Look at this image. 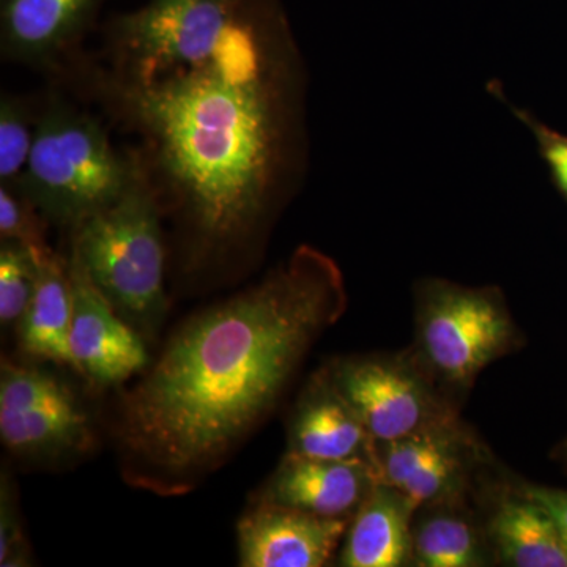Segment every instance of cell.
I'll use <instances>...</instances> for the list:
<instances>
[{"instance_id":"1","label":"cell","mask_w":567,"mask_h":567,"mask_svg":"<svg viewBox=\"0 0 567 567\" xmlns=\"http://www.w3.org/2000/svg\"><path fill=\"white\" fill-rule=\"evenodd\" d=\"M336 284L306 254L183 324L123 402V445L153 483L183 486L259 424L333 319Z\"/></svg>"},{"instance_id":"2","label":"cell","mask_w":567,"mask_h":567,"mask_svg":"<svg viewBox=\"0 0 567 567\" xmlns=\"http://www.w3.org/2000/svg\"><path fill=\"white\" fill-rule=\"evenodd\" d=\"M259 13L210 61L132 81L126 103L200 233L227 240L262 208L278 126Z\"/></svg>"},{"instance_id":"3","label":"cell","mask_w":567,"mask_h":567,"mask_svg":"<svg viewBox=\"0 0 567 567\" xmlns=\"http://www.w3.org/2000/svg\"><path fill=\"white\" fill-rule=\"evenodd\" d=\"M73 254L126 322L155 330L166 312L158 207L140 175L125 193L74 227Z\"/></svg>"},{"instance_id":"4","label":"cell","mask_w":567,"mask_h":567,"mask_svg":"<svg viewBox=\"0 0 567 567\" xmlns=\"http://www.w3.org/2000/svg\"><path fill=\"white\" fill-rule=\"evenodd\" d=\"M137 177L89 115L54 107L35 126L31 158L14 186L52 221L78 227Z\"/></svg>"},{"instance_id":"5","label":"cell","mask_w":567,"mask_h":567,"mask_svg":"<svg viewBox=\"0 0 567 567\" xmlns=\"http://www.w3.org/2000/svg\"><path fill=\"white\" fill-rule=\"evenodd\" d=\"M256 0H152L115 35L132 81L210 61L256 13Z\"/></svg>"},{"instance_id":"6","label":"cell","mask_w":567,"mask_h":567,"mask_svg":"<svg viewBox=\"0 0 567 567\" xmlns=\"http://www.w3.org/2000/svg\"><path fill=\"white\" fill-rule=\"evenodd\" d=\"M0 439L18 456L51 458L84 451L92 432L65 383L41 369L3 363Z\"/></svg>"},{"instance_id":"7","label":"cell","mask_w":567,"mask_h":567,"mask_svg":"<svg viewBox=\"0 0 567 567\" xmlns=\"http://www.w3.org/2000/svg\"><path fill=\"white\" fill-rule=\"evenodd\" d=\"M421 336L435 369L453 382H465L502 352L511 323L487 295L450 289L429 301Z\"/></svg>"},{"instance_id":"8","label":"cell","mask_w":567,"mask_h":567,"mask_svg":"<svg viewBox=\"0 0 567 567\" xmlns=\"http://www.w3.org/2000/svg\"><path fill=\"white\" fill-rule=\"evenodd\" d=\"M69 274L73 297L70 341L76 371L99 385L125 382L148 363L144 341L100 292L73 252Z\"/></svg>"},{"instance_id":"9","label":"cell","mask_w":567,"mask_h":567,"mask_svg":"<svg viewBox=\"0 0 567 567\" xmlns=\"http://www.w3.org/2000/svg\"><path fill=\"white\" fill-rule=\"evenodd\" d=\"M346 532L347 518L259 502L238 524V559L244 567L324 566Z\"/></svg>"},{"instance_id":"10","label":"cell","mask_w":567,"mask_h":567,"mask_svg":"<svg viewBox=\"0 0 567 567\" xmlns=\"http://www.w3.org/2000/svg\"><path fill=\"white\" fill-rule=\"evenodd\" d=\"M379 481L365 461H319L287 454L260 502L328 518L358 509Z\"/></svg>"},{"instance_id":"11","label":"cell","mask_w":567,"mask_h":567,"mask_svg":"<svg viewBox=\"0 0 567 567\" xmlns=\"http://www.w3.org/2000/svg\"><path fill=\"white\" fill-rule=\"evenodd\" d=\"M334 385L361 417L371 439L394 442L427 429L429 401L405 372L382 363L347 364Z\"/></svg>"},{"instance_id":"12","label":"cell","mask_w":567,"mask_h":567,"mask_svg":"<svg viewBox=\"0 0 567 567\" xmlns=\"http://www.w3.org/2000/svg\"><path fill=\"white\" fill-rule=\"evenodd\" d=\"M100 0H2L3 54L47 62L76 39Z\"/></svg>"},{"instance_id":"13","label":"cell","mask_w":567,"mask_h":567,"mask_svg":"<svg viewBox=\"0 0 567 567\" xmlns=\"http://www.w3.org/2000/svg\"><path fill=\"white\" fill-rule=\"evenodd\" d=\"M415 506L401 492L377 481L358 507L342 547L346 567H398L412 550L410 516Z\"/></svg>"},{"instance_id":"14","label":"cell","mask_w":567,"mask_h":567,"mask_svg":"<svg viewBox=\"0 0 567 567\" xmlns=\"http://www.w3.org/2000/svg\"><path fill=\"white\" fill-rule=\"evenodd\" d=\"M368 429L334 386H320L298 410L289 454L319 461H364Z\"/></svg>"},{"instance_id":"15","label":"cell","mask_w":567,"mask_h":567,"mask_svg":"<svg viewBox=\"0 0 567 567\" xmlns=\"http://www.w3.org/2000/svg\"><path fill=\"white\" fill-rule=\"evenodd\" d=\"M73 297L69 265L54 254L40 257L39 282L28 311L18 323L21 349L31 357L70 365L76 371L71 350Z\"/></svg>"},{"instance_id":"16","label":"cell","mask_w":567,"mask_h":567,"mask_svg":"<svg viewBox=\"0 0 567 567\" xmlns=\"http://www.w3.org/2000/svg\"><path fill=\"white\" fill-rule=\"evenodd\" d=\"M379 481L417 507L445 495L457 475V456L446 436L425 431L385 443Z\"/></svg>"},{"instance_id":"17","label":"cell","mask_w":567,"mask_h":567,"mask_svg":"<svg viewBox=\"0 0 567 567\" xmlns=\"http://www.w3.org/2000/svg\"><path fill=\"white\" fill-rule=\"evenodd\" d=\"M492 535L507 565L567 567V546L557 524L528 496L509 499L496 511Z\"/></svg>"},{"instance_id":"18","label":"cell","mask_w":567,"mask_h":567,"mask_svg":"<svg viewBox=\"0 0 567 567\" xmlns=\"http://www.w3.org/2000/svg\"><path fill=\"white\" fill-rule=\"evenodd\" d=\"M412 548L417 566L473 567L483 563L475 532L462 518L453 516H435L423 522Z\"/></svg>"},{"instance_id":"19","label":"cell","mask_w":567,"mask_h":567,"mask_svg":"<svg viewBox=\"0 0 567 567\" xmlns=\"http://www.w3.org/2000/svg\"><path fill=\"white\" fill-rule=\"evenodd\" d=\"M50 252V251H48ZM28 246L2 240L0 248V322L20 323L39 282L40 257Z\"/></svg>"},{"instance_id":"20","label":"cell","mask_w":567,"mask_h":567,"mask_svg":"<svg viewBox=\"0 0 567 567\" xmlns=\"http://www.w3.org/2000/svg\"><path fill=\"white\" fill-rule=\"evenodd\" d=\"M35 130L20 103L3 99L0 104V182L14 188L31 158Z\"/></svg>"},{"instance_id":"21","label":"cell","mask_w":567,"mask_h":567,"mask_svg":"<svg viewBox=\"0 0 567 567\" xmlns=\"http://www.w3.org/2000/svg\"><path fill=\"white\" fill-rule=\"evenodd\" d=\"M35 207L20 193L3 186L0 188V235L2 240L28 246L33 251L48 252L40 224L33 216Z\"/></svg>"},{"instance_id":"22","label":"cell","mask_w":567,"mask_h":567,"mask_svg":"<svg viewBox=\"0 0 567 567\" xmlns=\"http://www.w3.org/2000/svg\"><path fill=\"white\" fill-rule=\"evenodd\" d=\"M29 565V548L22 536L20 517L9 481H2L0 495V566Z\"/></svg>"},{"instance_id":"23","label":"cell","mask_w":567,"mask_h":567,"mask_svg":"<svg viewBox=\"0 0 567 567\" xmlns=\"http://www.w3.org/2000/svg\"><path fill=\"white\" fill-rule=\"evenodd\" d=\"M525 496L532 498L533 502L543 506L550 514L567 546V492L554 491V488L527 487L525 488Z\"/></svg>"},{"instance_id":"24","label":"cell","mask_w":567,"mask_h":567,"mask_svg":"<svg viewBox=\"0 0 567 567\" xmlns=\"http://www.w3.org/2000/svg\"><path fill=\"white\" fill-rule=\"evenodd\" d=\"M546 158L558 185L567 194V142L555 141L548 144Z\"/></svg>"}]
</instances>
